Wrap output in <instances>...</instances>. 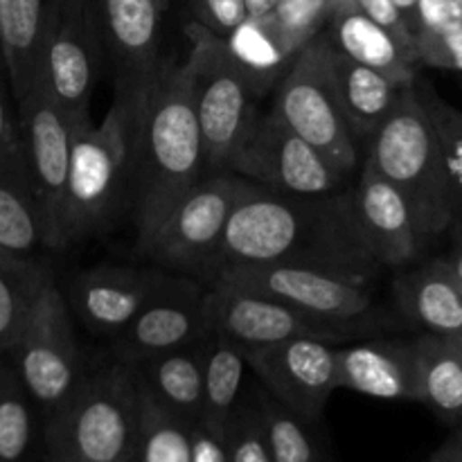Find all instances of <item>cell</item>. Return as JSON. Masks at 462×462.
<instances>
[{"label":"cell","instance_id":"d6a6232c","mask_svg":"<svg viewBox=\"0 0 462 462\" xmlns=\"http://www.w3.org/2000/svg\"><path fill=\"white\" fill-rule=\"evenodd\" d=\"M140 424L135 462H189V422L158 404L138 382Z\"/></svg>","mask_w":462,"mask_h":462},{"label":"cell","instance_id":"44dd1931","mask_svg":"<svg viewBox=\"0 0 462 462\" xmlns=\"http://www.w3.org/2000/svg\"><path fill=\"white\" fill-rule=\"evenodd\" d=\"M325 66H328L329 84H332L352 135L359 144L368 143L370 135L382 126L388 113L395 108L406 86L397 84L383 72L338 52L329 43L328 36H325Z\"/></svg>","mask_w":462,"mask_h":462},{"label":"cell","instance_id":"2e32d148","mask_svg":"<svg viewBox=\"0 0 462 462\" xmlns=\"http://www.w3.org/2000/svg\"><path fill=\"white\" fill-rule=\"evenodd\" d=\"M208 282L192 275L171 273L170 280L135 314V319L113 337L117 361L138 365L152 356L179 350L210 337L203 319Z\"/></svg>","mask_w":462,"mask_h":462},{"label":"cell","instance_id":"30bf717a","mask_svg":"<svg viewBox=\"0 0 462 462\" xmlns=\"http://www.w3.org/2000/svg\"><path fill=\"white\" fill-rule=\"evenodd\" d=\"M273 90V108L284 122L314 144L346 179H352L364 156L329 84L325 34L316 36L293 57Z\"/></svg>","mask_w":462,"mask_h":462},{"label":"cell","instance_id":"d590c367","mask_svg":"<svg viewBox=\"0 0 462 462\" xmlns=\"http://www.w3.org/2000/svg\"><path fill=\"white\" fill-rule=\"evenodd\" d=\"M224 438L230 462H271L269 442H266L255 397L253 400L242 397L237 409L226 422Z\"/></svg>","mask_w":462,"mask_h":462},{"label":"cell","instance_id":"f907efd6","mask_svg":"<svg viewBox=\"0 0 462 462\" xmlns=\"http://www.w3.org/2000/svg\"><path fill=\"white\" fill-rule=\"evenodd\" d=\"M131 462H135V460H131Z\"/></svg>","mask_w":462,"mask_h":462},{"label":"cell","instance_id":"f6af8a7d","mask_svg":"<svg viewBox=\"0 0 462 462\" xmlns=\"http://www.w3.org/2000/svg\"><path fill=\"white\" fill-rule=\"evenodd\" d=\"M429 462H462V451L458 449V447H456V442L451 440H447L445 445L440 447V449L436 451V454L431 456V460Z\"/></svg>","mask_w":462,"mask_h":462},{"label":"cell","instance_id":"9a60e30c","mask_svg":"<svg viewBox=\"0 0 462 462\" xmlns=\"http://www.w3.org/2000/svg\"><path fill=\"white\" fill-rule=\"evenodd\" d=\"M246 364L271 397L316 422L338 383V346L316 338H289L271 346L246 347Z\"/></svg>","mask_w":462,"mask_h":462},{"label":"cell","instance_id":"cb8c5ba5","mask_svg":"<svg viewBox=\"0 0 462 462\" xmlns=\"http://www.w3.org/2000/svg\"><path fill=\"white\" fill-rule=\"evenodd\" d=\"M395 300L413 323L438 337H462V287L433 260L395 280Z\"/></svg>","mask_w":462,"mask_h":462},{"label":"cell","instance_id":"4316f807","mask_svg":"<svg viewBox=\"0 0 462 462\" xmlns=\"http://www.w3.org/2000/svg\"><path fill=\"white\" fill-rule=\"evenodd\" d=\"M48 0H3L0 3V54L14 104L32 88L41 30Z\"/></svg>","mask_w":462,"mask_h":462},{"label":"cell","instance_id":"7dc6e473","mask_svg":"<svg viewBox=\"0 0 462 462\" xmlns=\"http://www.w3.org/2000/svg\"><path fill=\"white\" fill-rule=\"evenodd\" d=\"M451 440H454V442H456V447H458V449L462 451V427H460V429H456L454 436H451Z\"/></svg>","mask_w":462,"mask_h":462},{"label":"cell","instance_id":"484cf974","mask_svg":"<svg viewBox=\"0 0 462 462\" xmlns=\"http://www.w3.org/2000/svg\"><path fill=\"white\" fill-rule=\"evenodd\" d=\"M420 402L438 418L462 427V337L424 334L413 341Z\"/></svg>","mask_w":462,"mask_h":462},{"label":"cell","instance_id":"f546056e","mask_svg":"<svg viewBox=\"0 0 462 462\" xmlns=\"http://www.w3.org/2000/svg\"><path fill=\"white\" fill-rule=\"evenodd\" d=\"M246 352L224 337L210 334L203 365V413L201 422L224 431L226 422L242 402L246 379Z\"/></svg>","mask_w":462,"mask_h":462},{"label":"cell","instance_id":"8992f818","mask_svg":"<svg viewBox=\"0 0 462 462\" xmlns=\"http://www.w3.org/2000/svg\"><path fill=\"white\" fill-rule=\"evenodd\" d=\"M189 93L203 143L206 174L230 171L235 153L260 116V95L253 90L228 45L206 27L188 25Z\"/></svg>","mask_w":462,"mask_h":462},{"label":"cell","instance_id":"603a6c76","mask_svg":"<svg viewBox=\"0 0 462 462\" xmlns=\"http://www.w3.org/2000/svg\"><path fill=\"white\" fill-rule=\"evenodd\" d=\"M210 337L152 356L134 365L144 391L185 422H199L203 413V365Z\"/></svg>","mask_w":462,"mask_h":462},{"label":"cell","instance_id":"7a4b0ae2","mask_svg":"<svg viewBox=\"0 0 462 462\" xmlns=\"http://www.w3.org/2000/svg\"><path fill=\"white\" fill-rule=\"evenodd\" d=\"M206 176L203 143L185 61L161 59L143 84L135 106L134 212L143 246L171 208Z\"/></svg>","mask_w":462,"mask_h":462},{"label":"cell","instance_id":"9c48e42d","mask_svg":"<svg viewBox=\"0 0 462 462\" xmlns=\"http://www.w3.org/2000/svg\"><path fill=\"white\" fill-rule=\"evenodd\" d=\"M102 59L95 7L86 0H48L32 84L41 86L70 120L90 113Z\"/></svg>","mask_w":462,"mask_h":462},{"label":"cell","instance_id":"e575fe53","mask_svg":"<svg viewBox=\"0 0 462 462\" xmlns=\"http://www.w3.org/2000/svg\"><path fill=\"white\" fill-rule=\"evenodd\" d=\"M334 7L337 0H280L269 21L289 50L298 54L316 36L323 34Z\"/></svg>","mask_w":462,"mask_h":462},{"label":"cell","instance_id":"5b68a950","mask_svg":"<svg viewBox=\"0 0 462 462\" xmlns=\"http://www.w3.org/2000/svg\"><path fill=\"white\" fill-rule=\"evenodd\" d=\"M365 147L364 162L404 194L424 242L447 233L451 212L440 144L413 84L402 90L395 108Z\"/></svg>","mask_w":462,"mask_h":462},{"label":"cell","instance_id":"7bdbcfd3","mask_svg":"<svg viewBox=\"0 0 462 462\" xmlns=\"http://www.w3.org/2000/svg\"><path fill=\"white\" fill-rule=\"evenodd\" d=\"M447 233H451V248L438 262L462 287V221H454Z\"/></svg>","mask_w":462,"mask_h":462},{"label":"cell","instance_id":"d4e9b609","mask_svg":"<svg viewBox=\"0 0 462 462\" xmlns=\"http://www.w3.org/2000/svg\"><path fill=\"white\" fill-rule=\"evenodd\" d=\"M41 246H45L43 217L18 138L16 147L0 156V251L34 255Z\"/></svg>","mask_w":462,"mask_h":462},{"label":"cell","instance_id":"7402d4cb","mask_svg":"<svg viewBox=\"0 0 462 462\" xmlns=\"http://www.w3.org/2000/svg\"><path fill=\"white\" fill-rule=\"evenodd\" d=\"M325 36L346 57L374 68L402 86H411L418 77V57L386 27L341 0L334 7Z\"/></svg>","mask_w":462,"mask_h":462},{"label":"cell","instance_id":"b9f144b4","mask_svg":"<svg viewBox=\"0 0 462 462\" xmlns=\"http://www.w3.org/2000/svg\"><path fill=\"white\" fill-rule=\"evenodd\" d=\"M9 81L5 75V66H0V156L18 144V120L16 111L9 104Z\"/></svg>","mask_w":462,"mask_h":462},{"label":"cell","instance_id":"816d5d0a","mask_svg":"<svg viewBox=\"0 0 462 462\" xmlns=\"http://www.w3.org/2000/svg\"><path fill=\"white\" fill-rule=\"evenodd\" d=\"M0 3H3V0H0Z\"/></svg>","mask_w":462,"mask_h":462},{"label":"cell","instance_id":"8fae6325","mask_svg":"<svg viewBox=\"0 0 462 462\" xmlns=\"http://www.w3.org/2000/svg\"><path fill=\"white\" fill-rule=\"evenodd\" d=\"M230 171L271 192L300 197L332 194L350 183V179L314 144L298 135L273 106L260 111L230 162Z\"/></svg>","mask_w":462,"mask_h":462},{"label":"cell","instance_id":"6da1fadb","mask_svg":"<svg viewBox=\"0 0 462 462\" xmlns=\"http://www.w3.org/2000/svg\"><path fill=\"white\" fill-rule=\"evenodd\" d=\"M284 264L373 284L379 264L356 224L352 188L320 197L253 183L230 215L206 282L228 266Z\"/></svg>","mask_w":462,"mask_h":462},{"label":"cell","instance_id":"ab89813d","mask_svg":"<svg viewBox=\"0 0 462 462\" xmlns=\"http://www.w3.org/2000/svg\"><path fill=\"white\" fill-rule=\"evenodd\" d=\"M458 9L454 0H418L413 18V36H429L458 23Z\"/></svg>","mask_w":462,"mask_h":462},{"label":"cell","instance_id":"ac0fdd59","mask_svg":"<svg viewBox=\"0 0 462 462\" xmlns=\"http://www.w3.org/2000/svg\"><path fill=\"white\" fill-rule=\"evenodd\" d=\"M116 88H140L161 63L162 0H95Z\"/></svg>","mask_w":462,"mask_h":462},{"label":"cell","instance_id":"74e56055","mask_svg":"<svg viewBox=\"0 0 462 462\" xmlns=\"http://www.w3.org/2000/svg\"><path fill=\"white\" fill-rule=\"evenodd\" d=\"M194 14L197 25L206 27L221 39H226L248 18L244 0H194Z\"/></svg>","mask_w":462,"mask_h":462},{"label":"cell","instance_id":"bcb514c9","mask_svg":"<svg viewBox=\"0 0 462 462\" xmlns=\"http://www.w3.org/2000/svg\"><path fill=\"white\" fill-rule=\"evenodd\" d=\"M393 3H395V7L400 9V14L404 16L409 30L413 32V18H415V7H418V0H393Z\"/></svg>","mask_w":462,"mask_h":462},{"label":"cell","instance_id":"60d3db41","mask_svg":"<svg viewBox=\"0 0 462 462\" xmlns=\"http://www.w3.org/2000/svg\"><path fill=\"white\" fill-rule=\"evenodd\" d=\"M189 462H230L224 431L201 420L189 424Z\"/></svg>","mask_w":462,"mask_h":462},{"label":"cell","instance_id":"f5cc1de1","mask_svg":"<svg viewBox=\"0 0 462 462\" xmlns=\"http://www.w3.org/2000/svg\"><path fill=\"white\" fill-rule=\"evenodd\" d=\"M0 356H3V355H0Z\"/></svg>","mask_w":462,"mask_h":462},{"label":"cell","instance_id":"ee69618b","mask_svg":"<svg viewBox=\"0 0 462 462\" xmlns=\"http://www.w3.org/2000/svg\"><path fill=\"white\" fill-rule=\"evenodd\" d=\"M246 3V14L248 18H255V21H264L271 18V14L275 12L280 0H244Z\"/></svg>","mask_w":462,"mask_h":462},{"label":"cell","instance_id":"83f0119b","mask_svg":"<svg viewBox=\"0 0 462 462\" xmlns=\"http://www.w3.org/2000/svg\"><path fill=\"white\" fill-rule=\"evenodd\" d=\"M224 41L239 70L246 75L260 97L278 86L296 57V52L289 50L269 18L264 21L246 18Z\"/></svg>","mask_w":462,"mask_h":462},{"label":"cell","instance_id":"836d02e7","mask_svg":"<svg viewBox=\"0 0 462 462\" xmlns=\"http://www.w3.org/2000/svg\"><path fill=\"white\" fill-rule=\"evenodd\" d=\"M255 402L269 442L271 462H320L319 447L300 415L280 404L266 391L257 393Z\"/></svg>","mask_w":462,"mask_h":462},{"label":"cell","instance_id":"1f68e13d","mask_svg":"<svg viewBox=\"0 0 462 462\" xmlns=\"http://www.w3.org/2000/svg\"><path fill=\"white\" fill-rule=\"evenodd\" d=\"M36 406L12 361L0 356V462H27L34 447Z\"/></svg>","mask_w":462,"mask_h":462},{"label":"cell","instance_id":"f1b7e54d","mask_svg":"<svg viewBox=\"0 0 462 462\" xmlns=\"http://www.w3.org/2000/svg\"><path fill=\"white\" fill-rule=\"evenodd\" d=\"M50 278L48 266L32 255L0 251V355L18 341Z\"/></svg>","mask_w":462,"mask_h":462},{"label":"cell","instance_id":"277c9868","mask_svg":"<svg viewBox=\"0 0 462 462\" xmlns=\"http://www.w3.org/2000/svg\"><path fill=\"white\" fill-rule=\"evenodd\" d=\"M140 391L134 365L122 361L86 373L75 395L43 422L48 462L135 460Z\"/></svg>","mask_w":462,"mask_h":462},{"label":"cell","instance_id":"8d00e7d4","mask_svg":"<svg viewBox=\"0 0 462 462\" xmlns=\"http://www.w3.org/2000/svg\"><path fill=\"white\" fill-rule=\"evenodd\" d=\"M415 52H418V61L424 66L462 72V21L438 34L418 36Z\"/></svg>","mask_w":462,"mask_h":462},{"label":"cell","instance_id":"c3c4849f","mask_svg":"<svg viewBox=\"0 0 462 462\" xmlns=\"http://www.w3.org/2000/svg\"><path fill=\"white\" fill-rule=\"evenodd\" d=\"M454 5H456V9H458V16L462 21V0H454Z\"/></svg>","mask_w":462,"mask_h":462},{"label":"cell","instance_id":"ffe728a7","mask_svg":"<svg viewBox=\"0 0 462 462\" xmlns=\"http://www.w3.org/2000/svg\"><path fill=\"white\" fill-rule=\"evenodd\" d=\"M338 383L377 400L420 402L413 341H368L338 347Z\"/></svg>","mask_w":462,"mask_h":462},{"label":"cell","instance_id":"d6986e66","mask_svg":"<svg viewBox=\"0 0 462 462\" xmlns=\"http://www.w3.org/2000/svg\"><path fill=\"white\" fill-rule=\"evenodd\" d=\"M352 203L365 246L379 264L402 269L420 255L424 239L409 201L368 162L361 165L359 180L352 188Z\"/></svg>","mask_w":462,"mask_h":462},{"label":"cell","instance_id":"5bb4252c","mask_svg":"<svg viewBox=\"0 0 462 462\" xmlns=\"http://www.w3.org/2000/svg\"><path fill=\"white\" fill-rule=\"evenodd\" d=\"M16 120L23 158L43 217L45 248L66 251L63 206L70 162V117L41 86L32 84L25 97L16 102Z\"/></svg>","mask_w":462,"mask_h":462},{"label":"cell","instance_id":"4dcf8cb0","mask_svg":"<svg viewBox=\"0 0 462 462\" xmlns=\"http://www.w3.org/2000/svg\"><path fill=\"white\" fill-rule=\"evenodd\" d=\"M413 88L436 129L440 144L442 170H445L447 201H449L451 224L462 221V111L447 102L431 81L415 77Z\"/></svg>","mask_w":462,"mask_h":462},{"label":"cell","instance_id":"7c38bea8","mask_svg":"<svg viewBox=\"0 0 462 462\" xmlns=\"http://www.w3.org/2000/svg\"><path fill=\"white\" fill-rule=\"evenodd\" d=\"M203 319L208 332L230 338L244 350L289 341V338H316L337 346L365 337V332L373 329L365 325L329 323V320L314 319L287 302L221 282H208Z\"/></svg>","mask_w":462,"mask_h":462},{"label":"cell","instance_id":"f35d334b","mask_svg":"<svg viewBox=\"0 0 462 462\" xmlns=\"http://www.w3.org/2000/svg\"><path fill=\"white\" fill-rule=\"evenodd\" d=\"M337 3H341V0H337ZM347 3H350L352 7L359 9L361 14H365L368 18H373L377 25L386 27V30L391 32V34H395L406 48L415 52L413 32L409 30L404 16H402L400 9L395 7L393 0H347ZM415 57H418V52H415Z\"/></svg>","mask_w":462,"mask_h":462},{"label":"cell","instance_id":"52a82bcc","mask_svg":"<svg viewBox=\"0 0 462 462\" xmlns=\"http://www.w3.org/2000/svg\"><path fill=\"white\" fill-rule=\"evenodd\" d=\"M5 356H9L16 368L27 395L43 415V422L81 386L86 373L72 311L54 278L45 282L21 337Z\"/></svg>","mask_w":462,"mask_h":462},{"label":"cell","instance_id":"4fadbf2b","mask_svg":"<svg viewBox=\"0 0 462 462\" xmlns=\"http://www.w3.org/2000/svg\"><path fill=\"white\" fill-rule=\"evenodd\" d=\"M208 282L262 293L329 323L377 328L370 289L373 284L352 282L323 271L284 264H244L221 269Z\"/></svg>","mask_w":462,"mask_h":462},{"label":"cell","instance_id":"e0dca14e","mask_svg":"<svg viewBox=\"0 0 462 462\" xmlns=\"http://www.w3.org/2000/svg\"><path fill=\"white\" fill-rule=\"evenodd\" d=\"M170 275V271L161 266H95L70 280L66 300L72 314L90 332L113 338L152 300Z\"/></svg>","mask_w":462,"mask_h":462},{"label":"cell","instance_id":"ba28073f","mask_svg":"<svg viewBox=\"0 0 462 462\" xmlns=\"http://www.w3.org/2000/svg\"><path fill=\"white\" fill-rule=\"evenodd\" d=\"M251 185L235 171L206 174L171 208L140 251L170 273L206 280L230 215Z\"/></svg>","mask_w":462,"mask_h":462},{"label":"cell","instance_id":"681fc988","mask_svg":"<svg viewBox=\"0 0 462 462\" xmlns=\"http://www.w3.org/2000/svg\"><path fill=\"white\" fill-rule=\"evenodd\" d=\"M0 66H3V54H0Z\"/></svg>","mask_w":462,"mask_h":462},{"label":"cell","instance_id":"3957f363","mask_svg":"<svg viewBox=\"0 0 462 462\" xmlns=\"http://www.w3.org/2000/svg\"><path fill=\"white\" fill-rule=\"evenodd\" d=\"M140 88H116L111 108L99 125L90 120V113L70 120L63 248L104 233L131 206Z\"/></svg>","mask_w":462,"mask_h":462}]
</instances>
